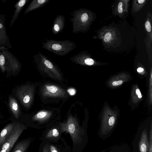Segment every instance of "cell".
<instances>
[{"mask_svg": "<svg viewBox=\"0 0 152 152\" xmlns=\"http://www.w3.org/2000/svg\"><path fill=\"white\" fill-rule=\"evenodd\" d=\"M42 48L59 56L66 55L73 50L76 45L75 42L69 39L57 41L45 39L42 42Z\"/></svg>", "mask_w": 152, "mask_h": 152, "instance_id": "cell-3", "label": "cell"}, {"mask_svg": "<svg viewBox=\"0 0 152 152\" xmlns=\"http://www.w3.org/2000/svg\"><path fill=\"white\" fill-rule=\"evenodd\" d=\"M69 60L77 64L81 65L92 66L96 63V61L91 58V55L85 50L79 52L70 58Z\"/></svg>", "mask_w": 152, "mask_h": 152, "instance_id": "cell-11", "label": "cell"}, {"mask_svg": "<svg viewBox=\"0 0 152 152\" xmlns=\"http://www.w3.org/2000/svg\"><path fill=\"white\" fill-rule=\"evenodd\" d=\"M8 49L5 47L0 48V68L3 73L15 74L20 70L21 64Z\"/></svg>", "mask_w": 152, "mask_h": 152, "instance_id": "cell-4", "label": "cell"}, {"mask_svg": "<svg viewBox=\"0 0 152 152\" xmlns=\"http://www.w3.org/2000/svg\"><path fill=\"white\" fill-rule=\"evenodd\" d=\"M49 144L50 152H72V148L64 137H61L57 142L49 143Z\"/></svg>", "mask_w": 152, "mask_h": 152, "instance_id": "cell-13", "label": "cell"}, {"mask_svg": "<svg viewBox=\"0 0 152 152\" xmlns=\"http://www.w3.org/2000/svg\"><path fill=\"white\" fill-rule=\"evenodd\" d=\"M98 37L107 47L116 44L121 39L119 33L116 29L111 26H106L101 28L99 32Z\"/></svg>", "mask_w": 152, "mask_h": 152, "instance_id": "cell-6", "label": "cell"}, {"mask_svg": "<svg viewBox=\"0 0 152 152\" xmlns=\"http://www.w3.org/2000/svg\"><path fill=\"white\" fill-rule=\"evenodd\" d=\"M151 14L148 12L145 23V26L147 36V41L146 45L148 50L149 49L151 46L152 42V32L151 30Z\"/></svg>", "mask_w": 152, "mask_h": 152, "instance_id": "cell-16", "label": "cell"}, {"mask_svg": "<svg viewBox=\"0 0 152 152\" xmlns=\"http://www.w3.org/2000/svg\"><path fill=\"white\" fill-rule=\"evenodd\" d=\"M38 69L52 77L61 80V76L58 67L49 58L40 52L33 56Z\"/></svg>", "mask_w": 152, "mask_h": 152, "instance_id": "cell-5", "label": "cell"}, {"mask_svg": "<svg viewBox=\"0 0 152 152\" xmlns=\"http://www.w3.org/2000/svg\"><path fill=\"white\" fill-rule=\"evenodd\" d=\"M65 23L64 16L63 15H58L53 21L52 29L53 34L56 35L61 32L65 26Z\"/></svg>", "mask_w": 152, "mask_h": 152, "instance_id": "cell-15", "label": "cell"}, {"mask_svg": "<svg viewBox=\"0 0 152 152\" xmlns=\"http://www.w3.org/2000/svg\"><path fill=\"white\" fill-rule=\"evenodd\" d=\"M41 92L42 95L45 97H61L65 96L66 94L64 89L50 84L44 85L42 88Z\"/></svg>", "mask_w": 152, "mask_h": 152, "instance_id": "cell-10", "label": "cell"}, {"mask_svg": "<svg viewBox=\"0 0 152 152\" xmlns=\"http://www.w3.org/2000/svg\"><path fill=\"white\" fill-rule=\"evenodd\" d=\"M34 89L29 85H25L19 88L16 94L21 103L25 107L31 105L33 98Z\"/></svg>", "mask_w": 152, "mask_h": 152, "instance_id": "cell-9", "label": "cell"}, {"mask_svg": "<svg viewBox=\"0 0 152 152\" xmlns=\"http://www.w3.org/2000/svg\"><path fill=\"white\" fill-rule=\"evenodd\" d=\"M63 133L61 123L54 125L50 124L46 127L39 139L49 143L56 142L59 141Z\"/></svg>", "mask_w": 152, "mask_h": 152, "instance_id": "cell-7", "label": "cell"}, {"mask_svg": "<svg viewBox=\"0 0 152 152\" xmlns=\"http://www.w3.org/2000/svg\"><path fill=\"white\" fill-rule=\"evenodd\" d=\"M50 0H32L24 11V14H26L36 9L41 7L48 3Z\"/></svg>", "mask_w": 152, "mask_h": 152, "instance_id": "cell-18", "label": "cell"}, {"mask_svg": "<svg viewBox=\"0 0 152 152\" xmlns=\"http://www.w3.org/2000/svg\"><path fill=\"white\" fill-rule=\"evenodd\" d=\"M32 141L31 138L21 141L16 145L12 152H25Z\"/></svg>", "mask_w": 152, "mask_h": 152, "instance_id": "cell-20", "label": "cell"}, {"mask_svg": "<svg viewBox=\"0 0 152 152\" xmlns=\"http://www.w3.org/2000/svg\"><path fill=\"white\" fill-rule=\"evenodd\" d=\"M9 105L15 117L16 118H19L20 110L19 105L15 98L11 96H9Z\"/></svg>", "mask_w": 152, "mask_h": 152, "instance_id": "cell-21", "label": "cell"}, {"mask_svg": "<svg viewBox=\"0 0 152 152\" xmlns=\"http://www.w3.org/2000/svg\"><path fill=\"white\" fill-rule=\"evenodd\" d=\"M67 91L71 95H73L75 94V90L73 88H70Z\"/></svg>", "mask_w": 152, "mask_h": 152, "instance_id": "cell-28", "label": "cell"}, {"mask_svg": "<svg viewBox=\"0 0 152 152\" xmlns=\"http://www.w3.org/2000/svg\"><path fill=\"white\" fill-rule=\"evenodd\" d=\"M136 93L139 99H140L142 97V94L139 89L137 88L136 89Z\"/></svg>", "mask_w": 152, "mask_h": 152, "instance_id": "cell-27", "label": "cell"}, {"mask_svg": "<svg viewBox=\"0 0 152 152\" xmlns=\"http://www.w3.org/2000/svg\"><path fill=\"white\" fill-rule=\"evenodd\" d=\"M14 123H10L7 125L0 133V146L6 140L10 135Z\"/></svg>", "mask_w": 152, "mask_h": 152, "instance_id": "cell-22", "label": "cell"}, {"mask_svg": "<svg viewBox=\"0 0 152 152\" xmlns=\"http://www.w3.org/2000/svg\"><path fill=\"white\" fill-rule=\"evenodd\" d=\"M38 152H50L49 143L42 141L39 147Z\"/></svg>", "mask_w": 152, "mask_h": 152, "instance_id": "cell-24", "label": "cell"}, {"mask_svg": "<svg viewBox=\"0 0 152 152\" xmlns=\"http://www.w3.org/2000/svg\"><path fill=\"white\" fill-rule=\"evenodd\" d=\"M5 15L0 14V48H12L9 38L6 32L5 25Z\"/></svg>", "mask_w": 152, "mask_h": 152, "instance_id": "cell-12", "label": "cell"}, {"mask_svg": "<svg viewBox=\"0 0 152 152\" xmlns=\"http://www.w3.org/2000/svg\"><path fill=\"white\" fill-rule=\"evenodd\" d=\"M123 83V81L121 80L115 81L112 83V85L114 86H117L122 84Z\"/></svg>", "mask_w": 152, "mask_h": 152, "instance_id": "cell-26", "label": "cell"}, {"mask_svg": "<svg viewBox=\"0 0 152 152\" xmlns=\"http://www.w3.org/2000/svg\"><path fill=\"white\" fill-rule=\"evenodd\" d=\"M149 148L148 152H152V125L149 132Z\"/></svg>", "mask_w": 152, "mask_h": 152, "instance_id": "cell-25", "label": "cell"}, {"mask_svg": "<svg viewBox=\"0 0 152 152\" xmlns=\"http://www.w3.org/2000/svg\"><path fill=\"white\" fill-rule=\"evenodd\" d=\"M129 0L118 1L114 6L113 12L114 14L121 17L125 13L128 12L129 2Z\"/></svg>", "mask_w": 152, "mask_h": 152, "instance_id": "cell-14", "label": "cell"}, {"mask_svg": "<svg viewBox=\"0 0 152 152\" xmlns=\"http://www.w3.org/2000/svg\"><path fill=\"white\" fill-rule=\"evenodd\" d=\"M140 152H148L149 141L148 132L146 129L144 130L141 134L139 144Z\"/></svg>", "mask_w": 152, "mask_h": 152, "instance_id": "cell-17", "label": "cell"}, {"mask_svg": "<svg viewBox=\"0 0 152 152\" xmlns=\"http://www.w3.org/2000/svg\"><path fill=\"white\" fill-rule=\"evenodd\" d=\"M64 133L70 135L72 142V152H81L86 145L88 137L86 130L81 127L75 118L70 117L66 122L61 123Z\"/></svg>", "mask_w": 152, "mask_h": 152, "instance_id": "cell-1", "label": "cell"}, {"mask_svg": "<svg viewBox=\"0 0 152 152\" xmlns=\"http://www.w3.org/2000/svg\"><path fill=\"white\" fill-rule=\"evenodd\" d=\"M29 0H20L17 2L14 6L15 8L11 20L10 26H12L18 17L24 6Z\"/></svg>", "mask_w": 152, "mask_h": 152, "instance_id": "cell-19", "label": "cell"}, {"mask_svg": "<svg viewBox=\"0 0 152 152\" xmlns=\"http://www.w3.org/2000/svg\"><path fill=\"white\" fill-rule=\"evenodd\" d=\"M11 132L5 141L1 146L0 152H10L18 139L25 129V126L14 122Z\"/></svg>", "mask_w": 152, "mask_h": 152, "instance_id": "cell-8", "label": "cell"}, {"mask_svg": "<svg viewBox=\"0 0 152 152\" xmlns=\"http://www.w3.org/2000/svg\"><path fill=\"white\" fill-rule=\"evenodd\" d=\"M70 19L72 24V32L78 34L88 31L95 19L94 13L89 10L80 8L73 10Z\"/></svg>", "mask_w": 152, "mask_h": 152, "instance_id": "cell-2", "label": "cell"}, {"mask_svg": "<svg viewBox=\"0 0 152 152\" xmlns=\"http://www.w3.org/2000/svg\"><path fill=\"white\" fill-rule=\"evenodd\" d=\"M148 0H134L132 2V12L136 13L139 11L143 7Z\"/></svg>", "mask_w": 152, "mask_h": 152, "instance_id": "cell-23", "label": "cell"}, {"mask_svg": "<svg viewBox=\"0 0 152 152\" xmlns=\"http://www.w3.org/2000/svg\"><path fill=\"white\" fill-rule=\"evenodd\" d=\"M144 69L142 67H139L137 69V71L139 73H142L144 72Z\"/></svg>", "mask_w": 152, "mask_h": 152, "instance_id": "cell-29", "label": "cell"}]
</instances>
